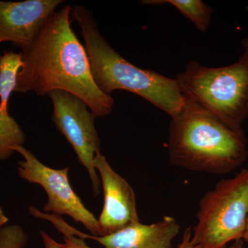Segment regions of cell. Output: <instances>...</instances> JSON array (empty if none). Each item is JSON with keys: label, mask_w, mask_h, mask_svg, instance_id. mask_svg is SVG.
<instances>
[{"label": "cell", "mask_w": 248, "mask_h": 248, "mask_svg": "<svg viewBox=\"0 0 248 248\" xmlns=\"http://www.w3.org/2000/svg\"><path fill=\"white\" fill-rule=\"evenodd\" d=\"M63 226L72 234L81 239L97 241L105 248H172V241L179 234L180 226L173 217L150 225L140 221L120 231L102 236L84 234L63 221Z\"/></svg>", "instance_id": "10"}, {"label": "cell", "mask_w": 248, "mask_h": 248, "mask_svg": "<svg viewBox=\"0 0 248 248\" xmlns=\"http://www.w3.org/2000/svg\"><path fill=\"white\" fill-rule=\"evenodd\" d=\"M192 234L190 227L186 228L183 234L182 241L178 245L177 248H200L192 241Z\"/></svg>", "instance_id": "15"}, {"label": "cell", "mask_w": 248, "mask_h": 248, "mask_svg": "<svg viewBox=\"0 0 248 248\" xmlns=\"http://www.w3.org/2000/svg\"></svg>", "instance_id": "21"}, {"label": "cell", "mask_w": 248, "mask_h": 248, "mask_svg": "<svg viewBox=\"0 0 248 248\" xmlns=\"http://www.w3.org/2000/svg\"><path fill=\"white\" fill-rule=\"evenodd\" d=\"M143 4H170L177 8L199 31L205 32L210 27L213 10L200 0H145Z\"/></svg>", "instance_id": "12"}, {"label": "cell", "mask_w": 248, "mask_h": 248, "mask_svg": "<svg viewBox=\"0 0 248 248\" xmlns=\"http://www.w3.org/2000/svg\"><path fill=\"white\" fill-rule=\"evenodd\" d=\"M185 97L182 111L172 117L169 128L171 164L189 170L228 174L248 156L243 130H235L208 110Z\"/></svg>", "instance_id": "2"}, {"label": "cell", "mask_w": 248, "mask_h": 248, "mask_svg": "<svg viewBox=\"0 0 248 248\" xmlns=\"http://www.w3.org/2000/svg\"><path fill=\"white\" fill-rule=\"evenodd\" d=\"M14 151L24 158V161H19V177L39 184L46 192L48 202L45 206V212L59 216L68 215L84 225L93 236H101L98 219L85 207L72 188L68 180V168L56 170L47 167L23 146L15 147Z\"/></svg>", "instance_id": "7"}, {"label": "cell", "mask_w": 248, "mask_h": 248, "mask_svg": "<svg viewBox=\"0 0 248 248\" xmlns=\"http://www.w3.org/2000/svg\"><path fill=\"white\" fill-rule=\"evenodd\" d=\"M23 66L22 53L12 50L0 55V159H6L14 148L25 142L24 132L9 113V102L16 89L18 73Z\"/></svg>", "instance_id": "11"}, {"label": "cell", "mask_w": 248, "mask_h": 248, "mask_svg": "<svg viewBox=\"0 0 248 248\" xmlns=\"http://www.w3.org/2000/svg\"><path fill=\"white\" fill-rule=\"evenodd\" d=\"M27 242V235L17 225L0 229V248H24Z\"/></svg>", "instance_id": "14"}, {"label": "cell", "mask_w": 248, "mask_h": 248, "mask_svg": "<svg viewBox=\"0 0 248 248\" xmlns=\"http://www.w3.org/2000/svg\"><path fill=\"white\" fill-rule=\"evenodd\" d=\"M29 213L36 218H43V219L47 220L53 223L54 226L63 235L65 243L63 244V248H91L86 244L84 239L78 237V236L76 237L75 235L72 234L67 231L66 228L62 226L60 222L59 221L58 215H54V214L42 213L34 207L29 208Z\"/></svg>", "instance_id": "13"}, {"label": "cell", "mask_w": 248, "mask_h": 248, "mask_svg": "<svg viewBox=\"0 0 248 248\" xmlns=\"http://www.w3.org/2000/svg\"><path fill=\"white\" fill-rule=\"evenodd\" d=\"M72 10L66 5L50 15L31 46L22 52L23 66L14 91L40 97L55 90L67 91L82 99L95 119L106 117L115 101L93 80L89 55L71 27Z\"/></svg>", "instance_id": "1"}, {"label": "cell", "mask_w": 248, "mask_h": 248, "mask_svg": "<svg viewBox=\"0 0 248 248\" xmlns=\"http://www.w3.org/2000/svg\"><path fill=\"white\" fill-rule=\"evenodd\" d=\"M243 45H244V50H248V36L243 42Z\"/></svg>", "instance_id": "20"}, {"label": "cell", "mask_w": 248, "mask_h": 248, "mask_svg": "<svg viewBox=\"0 0 248 248\" xmlns=\"http://www.w3.org/2000/svg\"><path fill=\"white\" fill-rule=\"evenodd\" d=\"M41 236L43 239L45 248H63V244H59L56 241L52 239L45 232L41 231Z\"/></svg>", "instance_id": "16"}, {"label": "cell", "mask_w": 248, "mask_h": 248, "mask_svg": "<svg viewBox=\"0 0 248 248\" xmlns=\"http://www.w3.org/2000/svg\"><path fill=\"white\" fill-rule=\"evenodd\" d=\"M72 17L78 23L98 89L110 95L122 90L138 94L171 117L182 111L185 97L176 79L127 61L111 46L99 31L94 15L81 5H75Z\"/></svg>", "instance_id": "3"}, {"label": "cell", "mask_w": 248, "mask_h": 248, "mask_svg": "<svg viewBox=\"0 0 248 248\" xmlns=\"http://www.w3.org/2000/svg\"><path fill=\"white\" fill-rule=\"evenodd\" d=\"M184 96L200 104L235 130L248 117V50L232 64L208 68L187 63L176 78Z\"/></svg>", "instance_id": "4"}, {"label": "cell", "mask_w": 248, "mask_h": 248, "mask_svg": "<svg viewBox=\"0 0 248 248\" xmlns=\"http://www.w3.org/2000/svg\"><path fill=\"white\" fill-rule=\"evenodd\" d=\"M9 221V218L4 215V212L0 208V228Z\"/></svg>", "instance_id": "17"}, {"label": "cell", "mask_w": 248, "mask_h": 248, "mask_svg": "<svg viewBox=\"0 0 248 248\" xmlns=\"http://www.w3.org/2000/svg\"><path fill=\"white\" fill-rule=\"evenodd\" d=\"M94 166L100 174L104 189V206L98 219L101 236L116 232L140 221L133 187L112 169L104 155L99 153Z\"/></svg>", "instance_id": "8"}, {"label": "cell", "mask_w": 248, "mask_h": 248, "mask_svg": "<svg viewBox=\"0 0 248 248\" xmlns=\"http://www.w3.org/2000/svg\"><path fill=\"white\" fill-rule=\"evenodd\" d=\"M53 106L54 124L69 142L78 159L91 178L94 196L99 194L100 181L94 166L96 155L101 153V141L89 107L75 94L55 90L48 93Z\"/></svg>", "instance_id": "6"}, {"label": "cell", "mask_w": 248, "mask_h": 248, "mask_svg": "<svg viewBox=\"0 0 248 248\" xmlns=\"http://www.w3.org/2000/svg\"><path fill=\"white\" fill-rule=\"evenodd\" d=\"M248 216V169H244L201 199L192 241L200 248H227L242 240Z\"/></svg>", "instance_id": "5"}, {"label": "cell", "mask_w": 248, "mask_h": 248, "mask_svg": "<svg viewBox=\"0 0 248 248\" xmlns=\"http://www.w3.org/2000/svg\"><path fill=\"white\" fill-rule=\"evenodd\" d=\"M63 0L0 1V43L9 42L27 50L42 24Z\"/></svg>", "instance_id": "9"}, {"label": "cell", "mask_w": 248, "mask_h": 248, "mask_svg": "<svg viewBox=\"0 0 248 248\" xmlns=\"http://www.w3.org/2000/svg\"><path fill=\"white\" fill-rule=\"evenodd\" d=\"M228 248H245L244 246V241L243 240H237L232 242L231 246Z\"/></svg>", "instance_id": "18"}, {"label": "cell", "mask_w": 248, "mask_h": 248, "mask_svg": "<svg viewBox=\"0 0 248 248\" xmlns=\"http://www.w3.org/2000/svg\"><path fill=\"white\" fill-rule=\"evenodd\" d=\"M243 241L244 242L247 243L248 244V216L247 219V223H246V231H245L244 236H243Z\"/></svg>", "instance_id": "19"}]
</instances>
